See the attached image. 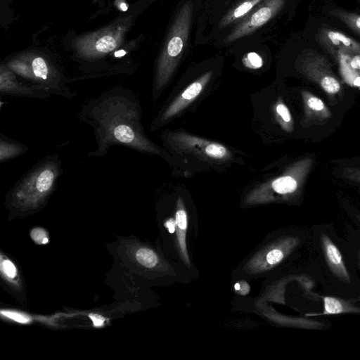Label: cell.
I'll use <instances>...</instances> for the list:
<instances>
[{"label":"cell","instance_id":"obj_15","mask_svg":"<svg viewBox=\"0 0 360 360\" xmlns=\"http://www.w3.org/2000/svg\"><path fill=\"white\" fill-rule=\"evenodd\" d=\"M175 219V225L177 226V231H179V245L186 259H188L185 240L186 231L187 229V214L182 206L179 207L176 210Z\"/></svg>","mask_w":360,"mask_h":360},{"label":"cell","instance_id":"obj_25","mask_svg":"<svg viewBox=\"0 0 360 360\" xmlns=\"http://www.w3.org/2000/svg\"><path fill=\"white\" fill-rule=\"evenodd\" d=\"M2 314H4V316H6V317H8L11 319H13L15 321H18V322L26 323L28 321V319L26 316H25L18 312H13V311H2Z\"/></svg>","mask_w":360,"mask_h":360},{"label":"cell","instance_id":"obj_9","mask_svg":"<svg viewBox=\"0 0 360 360\" xmlns=\"http://www.w3.org/2000/svg\"><path fill=\"white\" fill-rule=\"evenodd\" d=\"M317 39L321 46L335 56L339 51L360 54V44L339 31L321 28L319 31Z\"/></svg>","mask_w":360,"mask_h":360},{"label":"cell","instance_id":"obj_2","mask_svg":"<svg viewBox=\"0 0 360 360\" xmlns=\"http://www.w3.org/2000/svg\"><path fill=\"white\" fill-rule=\"evenodd\" d=\"M63 174L59 154H49L38 161L21 176L6 195L9 210L17 214H26L44 206L57 188Z\"/></svg>","mask_w":360,"mask_h":360},{"label":"cell","instance_id":"obj_3","mask_svg":"<svg viewBox=\"0 0 360 360\" xmlns=\"http://www.w3.org/2000/svg\"><path fill=\"white\" fill-rule=\"evenodd\" d=\"M12 72L23 80L42 88L51 94L73 98L76 91L66 85V79L62 71L47 56L29 52L15 56L5 64Z\"/></svg>","mask_w":360,"mask_h":360},{"label":"cell","instance_id":"obj_17","mask_svg":"<svg viewBox=\"0 0 360 360\" xmlns=\"http://www.w3.org/2000/svg\"><path fill=\"white\" fill-rule=\"evenodd\" d=\"M136 260L142 266L153 268L158 263L156 253L150 248H140L135 253Z\"/></svg>","mask_w":360,"mask_h":360},{"label":"cell","instance_id":"obj_26","mask_svg":"<svg viewBox=\"0 0 360 360\" xmlns=\"http://www.w3.org/2000/svg\"><path fill=\"white\" fill-rule=\"evenodd\" d=\"M349 64L352 69L360 70V54H353L350 57Z\"/></svg>","mask_w":360,"mask_h":360},{"label":"cell","instance_id":"obj_23","mask_svg":"<svg viewBox=\"0 0 360 360\" xmlns=\"http://www.w3.org/2000/svg\"><path fill=\"white\" fill-rule=\"evenodd\" d=\"M276 112L285 122L291 121V115L288 108L283 103H279L276 105Z\"/></svg>","mask_w":360,"mask_h":360},{"label":"cell","instance_id":"obj_16","mask_svg":"<svg viewBox=\"0 0 360 360\" xmlns=\"http://www.w3.org/2000/svg\"><path fill=\"white\" fill-rule=\"evenodd\" d=\"M297 187V181L290 176L277 178L272 182V188L280 194L292 193Z\"/></svg>","mask_w":360,"mask_h":360},{"label":"cell","instance_id":"obj_4","mask_svg":"<svg viewBox=\"0 0 360 360\" xmlns=\"http://www.w3.org/2000/svg\"><path fill=\"white\" fill-rule=\"evenodd\" d=\"M132 24L131 16L116 20L105 27L74 39L77 56L84 61H94L118 49Z\"/></svg>","mask_w":360,"mask_h":360},{"label":"cell","instance_id":"obj_1","mask_svg":"<svg viewBox=\"0 0 360 360\" xmlns=\"http://www.w3.org/2000/svg\"><path fill=\"white\" fill-rule=\"evenodd\" d=\"M78 116L93 129L97 143L89 157H103L113 146L166 157L165 151L145 134L141 103L132 90L121 86L106 90L84 103Z\"/></svg>","mask_w":360,"mask_h":360},{"label":"cell","instance_id":"obj_5","mask_svg":"<svg viewBox=\"0 0 360 360\" xmlns=\"http://www.w3.org/2000/svg\"><path fill=\"white\" fill-rule=\"evenodd\" d=\"M192 11V4L188 2L181 8L172 32L167 46L158 60L153 87V97L157 98L170 77L178 57L182 52L187 38Z\"/></svg>","mask_w":360,"mask_h":360},{"label":"cell","instance_id":"obj_6","mask_svg":"<svg viewBox=\"0 0 360 360\" xmlns=\"http://www.w3.org/2000/svg\"><path fill=\"white\" fill-rule=\"evenodd\" d=\"M18 77H19L12 72L6 65H1L0 94L1 96L46 99L52 95L48 91L27 82L25 80H20Z\"/></svg>","mask_w":360,"mask_h":360},{"label":"cell","instance_id":"obj_11","mask_svg":"<svg viewBox=\"0 0 360 360\" xmlns=\"http://www.w3.org/2000/svg\"><path fill=\"white\" fill-rule=\"evenodd\" d=\"M284 0H271L269 5L262 7L257 11L254 13L249 22L243 26L240 32L236 33L237 36L239 34L249 31L250 28L258 27L266 22L272 16L274 13L281 6H282Z\"/></svg>","mask_w":360,"mask_h":360},{"label":"cell","instance_id":"obj_24","mask_svg":"<svg viewBox=\"0 0 360 360\" xmlns=\"http://www.w3.org/2000/svg\"><path fill=\"white\" fill-rule=\"evenodd\" d=\"M308 106L316 111L322 110L324 108L323 101L316 97H310L307 101Z\"/></svg>","mask_w":360,"mask_h":360},{"label":"cell","instance_id":"obj_28","mask_svg":"<svg viewBox=\"0 0 360 360\" xmlns=\"http://www.w3.org/2000/svg\"><path fill=\"white\" fill-rule=\"evenodd\" d=\"M354 84L356 85V86H360V77H357L354 82Z\"/></svg>","mask_w":360,"mask_h":360},{"label":"cell","instance_id":"obj_22","mask_svg":"<svg viewBox=\"0 0 360 360\" xmlns=\"http://www.w3.org/2000/svg\"><path fill=\"white\" fill-rule=\"evenodd\" d=\"M245 65L251 68H259L262 64V59L256 53H249L245 57Z\"/></svg>","mask_w":360,"mask_h":360},{"label":"cell","instance_id":"obj_14","mask_svg":"<svg viewBox=\"0 0 360 360\" xmlns=\"http://www.w3.org/2000/svg\"><path fill=\"white\" fill-rule=\"evenodd\" d=\"M329 13L340 19L350 30L360 35V15L342 9H333Z\"/></svg>","mask_w":360,"mask_h":360},{"label":"cell","instance_id":"obj_21","mask_svg":"<svg viewBox=\"0 0 360 360\" xmlns=\"http://www.w3.org/2000/svg\"><path fill=\"white\" fill-rule=\"evenodd\" d=\"M31 238L37 243L43 245L49 242L46 231L41 228H35L31 231Z\"/></svg>","mask_w":360,"mask_h":360},{"label":"cell","instance_id":"obj_8","mask_svg":"<svg viewBox=\"0 0 360 360\" xmlns=\"http://www.w3.org/2000/svg\"><path fill=\"white\" fill-rule=\"evenodd\" d=\"M297 243V238L290 237L271 245L252 259L251 270L261 271L279 264Z\"/></svg>","mask_w":360,"mask_h":360},{"label":"cell","instance_id":"obj_12","mask_svg":"<svg viewBox=\"0 0 360 360\" xmlns=\"http://www.w3.org/2000/svg\"><path fill=\"white\" fill-rule=\"evenodd\" d=\"M323 311L321 313L309 314L307 316L333 315L343 313H360V308L348 302L333 297H323Z\"/></svg>","mask_w":360,"mask_h":360},{"label":"cell","instance_id":"obj_18","mask_svg":"<svg viewBox=\"0 0 360 360\" xmlns=\"http://www.w3.org/2000/svg\"><path fill=\"white\" fill-rule=\"evenodd\" d=\"M1 271L7 279H14L17 274V269L15 264L8 258L1 259Z\"/></svg>","mask_w":360,"mask_h":360},{"label":"cell","instance_id":"obj_7","mask_svg":"<svg viewBox=\"0 0 360 360\" xmlns=\"http://www.w3.org/2000/svg\"><path fill=\"white\" fill-rule=\"evenodd\" d=\"M210 77V72H207L189 84L181 94L155 117L151 124V130L153 131L160 127L193 102L200 94Z\"/></svg>","mask_w":360,"mask_h":360},{"label":"cell","instance_id":"obj_27","mask_svg":"<svg viewBox=\"0 0 360 360\" xmlns=\"http://www.w3.org/2000/svg\"><path fill=\"white\" fill-rule=\"evenodd\" d=\"M92 319L94 320V325L95 326H101L103 324V319L101 317H100L99 319H98V317L95 316V319L92 318Z\"/></svg>","mask_w":360,"mask_h":360},{"label":"cell","instance_id":"obj_13","mask_svg":"<svg viewBox=\"0 0 360 360\" xmlns=\"http://www.w3.org/2000/svg\"><path fill=\"white\" fill-rule=\"evenodd\" d=\"M29 150V147L20 142L0 134V162L2 164L18 158Z\"/></svg>","mask_w":360,"mask_h":360},{"label":"cell","instance_id":"obj_10","mask_svg":"<svg viewBox=\"0 0 360 360\" xmlns=\"http://www.w3.org/2000/svg\"><path fill=\"white\" fill-rule=\"evenodd\" d=\"M321 241L326 261L333 274L340 280L349 282V274L338 247L323 233L321 234Z\"/></svg>","mask_w":360,"mask_h":360},{"label":"cell","instance_id":"obj_19","mask_svg":"<svg viewBox=\"0 0 360 360\" xmlns=\"http://www.w3.org/2000/svg\"><path fill=\"white\" fill-rule=\"evenodd\" d=\"M322 88L330 94H335L340 89L339 82L332 75H327L321 79Z\"/></svg>","mask_w":360,"mask_h":360},{"label":"cell","instance_id":"obj_20","mask_svg":"<svg viewBox=\"0 0 360 360\" xmlns=\"http://www.w3.org/2000/svg\"><path fill=\"white\" fill-rule=\"evenodd\" d=\"M259 0H248L238 5L233 11L231 19L240 18L246 14Z\"/></svg>","mask_w":360,"mask_h":360}]
</instances>
